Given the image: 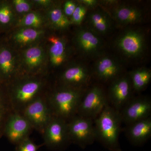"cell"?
Returning <instances> with one entry per match:
<instances>
[{
    "label": "cell",
    "instance_id": "cell-26",
    "mask_svg": "<svg viewBox=\"0 0 151 151\" xmlns=\"http://www.w3.org/2000/svg\"><path fill=\"white\" fill-rule=\"evenodd\" d=\"M16 151H37L43 145H37L27 137L16 145Z\"/></svg>",
    "mask_w": 151,
    "mask_h": 151
},
{
    "label": "cell",
    "instance_id": "cell-14",
    "mask_svg": "<svg viewBox=\"0 0 151 151\" xmlns=\"http://www.w3.org/2000/svg\"><path fill=\"white\" fill-rule=\"evenodd\" d=\"M91 73L83 64H76L68 67L63 72L61 80L66 87L84 88L89 83Z\"/></svg>",
    "mask_w": 151,
    "mask_h": 151
},
{
    "label": "cell",
    "instance_id": "cell-19",
    "mask_svg": "<svg viewBox=\"0 0 151 151\" xmlns=\"http://www.w3.org/2000/svg\"><path fill=\"white\" fill-rule=\"evenodd\" d=\"M129 76L133 90L140 92L145 89L150 83L151 71L147 67L139 68L131 71Z\"/></svg>",
    "mask_w": 151,
    "mask_h": 151
},
{
    "label": "cell",
    "instance_id": "cell-23",
    "mask_svg": "<svg viewBox=\"0 0 151 151\" xmlns=\"http://www.w3.org/2000/svg\"><path fill=\"white\" fill-rule=\"evenodd\" d=\"M14 63L12 55L6 49L0 51V70L6 76L10 75L13 71Z\"/></svg>",
    "mask_w": 151,
    "mask_h": 151
},
{
    "label": "cell",
    "instance_id": "cell-3",
    "mask_svg": "<svg viewBox=\"0 0 151 151\" xmlns=\"http://www.w3.org/2000/svg\"><path fill=\"white\" fill-rule=\"evenodd\" d=\"M42 134L44 145L52 150H65L72 143L68 130L67 121L56 116L52 117Z\"/></svg>",
    "mask_w": 151,
    "mask_h": 151
},
{
    "label": "cell",
    "instance_id": "cell-21",
    "mask_svg": "<svg viewBox=\"0 0 151 151\" xmlns=\"http://www.w3.org/2000/svg\"><path fill=\"white\" fill-rule=\"evenodd\" d=\"M42 33L41 31L32 28H27L17 32L15 35L14 39L18 43L25 44L36 40Z\"/></svg>",
    "mask_w": 151,
    "mask_h": 151
},
{
    "label": "cell",
    "instance_id": "cell-12",
    "mask_svg": "<svg viewBox=\"0 0 151 151\" xmlns=\"http://www.w3.org/2000/svg\"><path fill=\"white\" fill-rule=\"evenodd\" d=\"M33 129L27 119L20 113H14L8 119L5 127V134L9 140L17 145L28 137Z\"/></svg>",
    "mask_w": 151,
    "mask_h": 151
},
{
    "label": "cell",
    "instance_id": "cell-27",
    "mask_svg": "<svg viewBox=\"0 0 151 151\" xmlns=\"http://www.w3.org/2000/svg\"><path fill=\"white\" fill-rule=\"evenodd\" d=\"M13 17L10 7L7 4L0 5V23L6 24L9 23Z\"/></svg>",
    "mask_w": 151,
    "mask_h": 151
},
{
    "label": "cell",
    "instance_id": "cell-30",
    "mask_svg": "<svg viewBox=\"0 0 151 151\" xmlns=\"http://www.w3.org/2000/svg\"><path fill=\"white\" fill-rule=\"evenodd\" d=\"M77 1L78 4L85 6L88 10L94 9L100 4L99 1L97 0H79Z\"/></svg>",
    "mask_w": 151,
    "mask_h": 151
},
{
    "label": "cell",
    "instance_id": "cell-8",
    "mask_svg": "<svg viewBox=\"0 0 151 151\" xmlns=\"http://www.w3.org/2000/svg\"><path fill=\"white\" fill-rule=\"evenodd\" d=\"M76 42L82 55L86 58H97L103 49L100 36L88 27L80 28L76 32Z\"/></svg>",
    "mask_w": 151,
    "mask_h": 151
},
{
    "label": "cell",
    "instance_id": "cell-31",
    "mask_svg": "<svg viewBox=\"0 0 151 151\" xmlns=\"http://www.w3.org/2000/svg\"><path fill=\"white\" fill-rule=\"evenodd\" d=\"M100 4L105 6L113 8L119 4V1L117 0H103L99 1Z\"/></svg>",
    "mask_w": 151,
    "mask_h": 151
},
{
    "label": "cell",
    "instance_id": "cell-5",
    "mask_svg": "<svg viewBox=\"0 0 151 151\" xmlns=\"http://www.w3.org/2000/svg\"><path fill=\"white\" fill-rule=\"evenodd\" d=\"M115 45L126 57L132 59L139 58L145 52V35L139 30H127L117 38Z\"/></svg>",
    "mask_w": 151,
    "mask_h": 151
},
{
    "label": "cell",
    "instance_id": "cell-24",
    "mask_svg": "<svg viewBox=\"0 0 151 151\" xmlns=\"http://www.w3.org/2000/svg\"><path fill=\"white\" fill-rule=\"evenodd\" d=\"M42 19L38 14L31 12L27 14L20 21L21 26L33 28L39 27L42 24Z\"/></svg>",
    "mask_w": 151,
    "mask_h": 151
},
{
    "label": "cell",
    "instance_id": "cell-25",
    "mask_svg": "<svg viewBox=\"0 0 151 151\" xmlns=\"http://www.w3.org/2000/svg\"><path fill=\"white\" fill-rule=\"evenodd\" d=\"M89 10L85 6L78 4L73 14L70 17V23L73 24L80 25L84 19L86 18Z\"/></svg>",
    "mask_w": 151,
    "mask_h": 151
},
{
    "label": "cell",
    "instance_id": "cell-20",
    "mask_svg": "<svg viewBox=\"0 0 151 151\" xmlns=\"http://www.w3.org/2000/svg\"><path fill=\"white\" fill-rule=\"evenodd\" d=\"M50 19L53 25L59 29H65L71 24L70 19L65 15L61 8H55L49 13Z\"/></svg>",
    "mask_w": 151,
    "mask_h": 151
},
{
    "label": "cell",
    "instance_id": "cell-7",
    "mask_svg": "<svg viewBox=\"0 0 151 151\" xmlns=\"http://www.w3.org/2000/svg\"><path fill=\"white\" fill-rule=\"evenodd\" d=\"M21 114L35 129L42 134L54 115L47 100L39 97L26 106Z\"/></svg>",
    "mask_w": 151,
    "mask_h": 151
},
{
    "label": "cell",
    "instance_id": "cell-33",
    "mask_svg": "<svg viewBox=\"0 0 151 151\" xmlns=\"http://www.w3.org/2000/svg\"><path fill=\"white\" fill-rule=\"evenodd\" d=\"M4 113V106H3L1 101L0 100V124L1 122Z\"/></svg>",
    "mask_w": 151,
    "mask_h": 151
},
{
    "label": "cell",
    "instance_id": "cell-16",
    "mask_svg": "<svg viewBox=\"0 0 151 151\" xmlns=\"http://www.w3.org/2000/svg\"><path fill=\"white\" fill-rule=\"evenodd\" d=\"M126 134L134 145L141 146L145 144L151 137L150 117L128 125Z\"/></svg>",
    "mask_w": 151,
    "mask_h": 151
},
{
    "label": "cell",
    "instance_id": "cell-13",
    "mask_svg": "<svg viewBox=\"0 0 151 151\" xmlns=\"http://www.w3.org/2000/svg\"><path fill=\"white\" fill-rule=\"evenodd\" d=\"M122 66L119 60L109 55H100L97 57L93 68V73L100 81H113L121 75Z\"/></svg>",
    "mask_w": 151,
    "mask_h": 151
},
{
    "label": "cell",
    "instance_id": "cell-9",
    "mask_svg": "<svg viewBox=\"0 0 151 151\" xmlns=\"http://www.w3.org/2000/svg\"><path fill=\"white\" fill-rule=\"evenodd\" d=\"M133 90L129 75H121L114 79L108 92V98L112 107L120 112L132 99Z\"/></svg>",
    "mask_w": 151,
    "mask_h": 151
},
{
    "label": "cell",
    "instance_id": "cell-10",
    "mask_svg": "<svg viewBox=\"0 0 151 151\" xmlns=\"http://www.w3.org/2000/svg\"><path fill=\"white\" fill-rule=\"evenodd\" d=\"M42 83L37 80H30L20 84L16 88L12 98L14 113L21 114L29 103L39 97Z\"/></svg>",
    "mask_w": 151,
    "mask_h": 151
},
{
    "label": "cell",
    "instance_id": "cell-18",
    "mask_svg": "<svg viewBox=\"0 0 151 151\" xmlns=\"http://www.w3.org/2000/svg\"><path fill=\"white\" fill-rule=\"evenodd\" d=\"M51 44L50 56L52 64L54 66L62 65L67 58V48L65 41L62 38L51 36L48 38Z\"/></svg>",
    "mask_w": 151,
    "mask_h": 151
},
{
    "label": "cell",
    "instance_id": "cell-11",
    "mask_svg": "<svg viewBox=\"0 0 151 151\" xmlns=\"http://www.w3.org/2000/svg\"><path fill=\"white\" fill-rule=\"evenodd\" d=\"M151 112V101L148 97L132 98L120 111L122 122L128 125L149 118Z\"/></svg>",
    "mask_w": 151,
    "mask_h": 151
},
{
    "label": "cell",
    "instance_id": "cell-22",
    "mask_svg": "<svg viewBox=\"0 0 151 151\" xmlns=\"http://www.w3.org/2000/svg\"><path fill=\"white\" fill-rule=\"evenodd\" d=\"M43 58V50L38 47H30L25 52V61L30 68L37 67L42 62Z\"/></svg>",
    "mask_w": 151,
    "mask_h": 151
},
{
    "label": "cell",
    "instance_id": "cell-2",
    "mask_svg": "<svg viewBox=\"0 0 151 151\" xmlns=\"http://www.w3.org/2000/svg\"><path fill=\"white\" fill-rule=\"evenodd\" d=\"M86 90L66 87L54 92L47 100L54 116L68 122L77 114L78 106Z\"/></svg>",
    "mask_w": 151,
    "mask_h": 151
},
{
    "label": "cell",
    "instance_id": "cell-6",
    "mask_svg": "<svg viewBox=\"0 0 151 151\" xmlns=\"http://www.w3.org/2000/svg\"><path fill=\"white\" fill-rule=\"evenodd\" d=\"M108 103L107 96L103 88L94 85L84 93L78 106L77 115L94 121Z\"/></svg>",
    "mask_w": 151,
    "mask_h": 151
},
{
    "label": "cell",
    "instance_id": "cell-28",
    "mask_svg": "<svg viewBox=\"0 0 151 151\" xmlns=\"http://www.w3.org/2000/svg\"><path fill=\"white\" fill-rule=\"evenodd\" d=\"M13 3L17 12L19 13L27 12L31 9L29 3L24 0H14Z\"/></svg>",
    "mask_w": 151,
    "mask_h": 151
},
{
    "label": "cell",
    "instance_id": "cell-15",
    "mask_svg": "<svg viewBox=\"0 0 151 151\" xmlns=\"http://www.w3.org/2000/svg\"><path fill=\"white\" fill-rule=\"evenodd\" d=\"M112 9L111 18L121 25L136 24L144 19L143 11L136 6L119 4Z\"/></svg>",
    "mask_w": 151,
    "mask_h": 151
},
{
    "label": "cell",
    "instance_id": "cell-29",
    "mask_svg": "<svg viewBox=\"0 0 151 151\" xmlns=\"http://www.w3.org/2000/svg\"><path fill=\"white\" fill-rule=\"evenodd\" d=\"M78 4L77 1L75 2L73 1H65L63 5V11L67 17H71Z\"/></svg>",
    "mask_w": 151,
    "mask_h": 151
},
{
    "label": "cell",
    "instance_id": "cell-32",
    "mask_svg": "<svg viewBox=\"0 0 151 151\" xmlns=\"http://www.w3.org/2000/svg\"><path fill=\"white\" fill-rule=\"evenodd\" d=\"M34 1L37 3L39 4L44 6L47 5L52 2L51 1H49V0H36Z\"/></svg>",
    "mask_w": 151,
    "mask_h": 151
},
{
    "label": "cell",
    "instance_id": "cell-17",
    "mask_svg": "<svg viewBox=\"0 0 151 151\" xmlns=\"http://www.w3.org/2000/svg\"><path fill=\"white\" fill-rule=\"evenodd\" d=\"M86 17L87 27L99 35H105L111 30L112 18L106 11L97 8L87 14Z\"/></svg>",
    "mask_w": 151,
    "mask_h": 151
},
{
    "label": "cell",
    "instance_id": "cell-4",
    "mask_svg": "<svg viewBox=\"0 0 151 151\" xmlns=\"http://www.w3.org/2000/svg\"><path fill=\"white\" fill-rule=\"evenodd\" d=\"M71 143L82 149L92 145L96 140L94 121L76 115L67 122Z\"/></svg>",
    "mask_w": 151,
    "mask_h": 151
},
{
    "label": "cell",
    "instance_id": "cell-1",
    "mask_svg": "<svg viewBox=\"0 0 151 151\" xmlns=\"http://www.w3.org/2000/svg\"><path fill=\"white\" fill-rule=\"evenodd\" d=\"M122 122L121 114L107 104L94 120L96 140L110 151H122L119 138Z\"/></svg>",
    "mask_w": 151,
    "mask_h": 151
}]
</instances>
